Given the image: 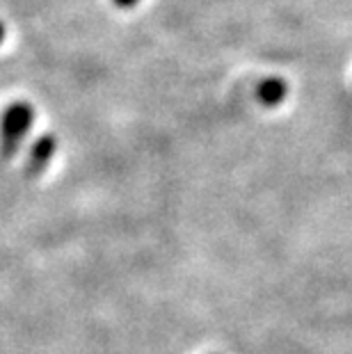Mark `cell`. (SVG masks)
<instances>
[{"mask_svg":"<svg viewBox=\"0 0 352 354\" xmlns=\"http://www.w3.org/2000/svg\"><path fill=\"white\" fill-rule=\"evenodd\" d=\"M33 122L35 110L26 101H17L3 110V115H0V156L5 160L14 158V153L21 149L26 135L33 128Z\"/></svg>","mask_w":352,"mask_h":354,"instance_id":"6da1fadb","label":"cell"},{"mask_svg":"<svg viewBox=\"0 0 352 354\" xmlns=\"http://www.w3.org/2000/svg\"><path fill=\"white\" fill-rule=\"evenodd\" d=\"M55 149H57V140H55V135H41V138H37V142L33 147H30V151H28V158H26V176L28 178H37L41 174L44 169L50 165V158L55 156Z\"/></svg>","mask_w":352,"mask_h":354,"instance_id":"7a4b0ae2","label":"cell"},{"mask_svg":"<svg viewBox=\"0 0 352 354\" xmlns=\"http://www.w3.org/2000/svg\"><path fill=\"white\" fill-rule=\"evenodd\" d=\"M288 94V85L284 78H266L263 82L259 85V101L268 105V108H277V105H281L284 99H286Z\"/></svg>","mask_w":352,"mask_h":354,"instance_id":"3957f363","label":"cell"},{"mask_svg":"<svg viewBox=\"0 0 352 354\" xmlns=\"http://www.w3.org/2000/svg\"><path fill=\"white\" fill-rule=\"evenodd\" d=\"M117 7H122V10H131V7H136L140 0H112Z\"/></svg>","mask_w":352,"mask_h":354,"instance_id":"277c9868","label":"cell"},{"mask_svg":"<svg viewBox=\"0 0 352 354\" xmlns=\"http://www.w3.org/2000/svg\"><path fill=\"white\" fill-rule=\"evenodd\" d=\"M3 41H5V26L0 24V44H3Z\"/></svg>","mask_w":352,"mask_h":354,"instance_id":"5b68a950","label":"cell"}]
</instances>
